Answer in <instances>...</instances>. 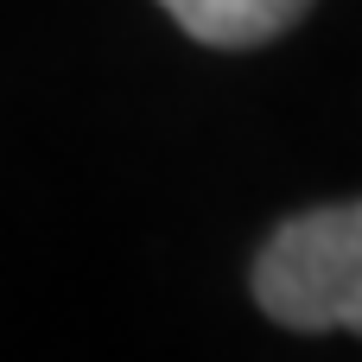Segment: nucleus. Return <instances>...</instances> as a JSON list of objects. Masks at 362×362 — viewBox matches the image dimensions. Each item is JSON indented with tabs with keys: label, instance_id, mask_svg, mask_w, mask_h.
<instances>
[{
	"label": "nucleus",
	"instance_id": "nucleus-2",
	"mask_svg": "<svg viewBox=\"0 0 362 362\" xmlns=\"http://www.w3.org/2000/svg\"><path fill=\"white\" fill-rule=\"evenodd\" d=\"M159 6H165L197 45L248 51V45H267V38L293 32L312 0H159Z\"/></svg>",
	"mask_w": 362,
	"mask_h": 362
},
{
	"label": "nucleus",
	"instance_id": "nucleus-1",
	"mask_svg": "<svg viewBox=\"0 0 362 362\" xmlns=\"http://www.w3.org/2000/svg\"><path fill=\"white\" fill-rule=\"evenodd\" d=\"M255 305L286 331L362 337V197L286 216L255 255Z\"/></svg>",
	"mask_w": 362,
	"mask_h": 362
}]
</instances>
